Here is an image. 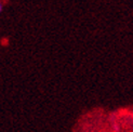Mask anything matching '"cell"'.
<instances>
[{
  "label": "cell",
  "mask_w": 133,
  "mask_h": 132,
  "mask_svg": "<svg viewBox=\"0 0 133 132\" xmlns=\"http://www.w3.org/2000/svg\"><path fill=\"white\" fill-rule=\"evenodd\" d=\"M2 8H3V5H2L1 1H0V13H1V12H2Z\"/></svg>",
  "instance_id": "obj_1"
}]
</instances>
